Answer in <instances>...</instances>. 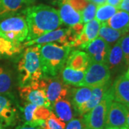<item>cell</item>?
Wrapping results in <instances>:
<instances>
[{
  "instance_id": "3",
  "label": "cell",
  "mask_w": 129,
  "mask_h": 129,
  "mask_svg": "<svg viewBox=\"0 0 129 129\" xmlns=\"http://www.w3.org/2000/svg\"><path fill=\"white\" fill-rule=\"evenodd\" d=\"M40 45L29 47L19 59L17 70L20 86H25L40 81L43 77L40 57Z\"/></svg>"
},
{
  "instance_id": "5",
  "label": "cell",
  "mask_w": 129,
  "mask_h": 129,
  "mask_svg": "<svg viewBox=\"0 0 129 129\" xmlns=\"http://www.w3.org/2000/svg\"><path fill=\"white\" fill-rule=\"evenodd\" d=\"M113 98L111 87L106 92L101 101L84 115L83 120L88 129H105L108 111Z\"/></svg>"
},
{
  "instance_id": "10",
  "label": "cell",
  "mask_w": 129,
  "mask_h": 129,
  "mask_svg": "<svg viewBox=\"0 0 129 129\" xmlns=\"http://www.w3.org/2000/svg\"><path fill=\"white\" fill-rule=\"evenodd\" d=\"M111 46L100 37H97L85 46L84 50L90 58V62L106 63Z\"/></svg>"
},
{
  "instance_id": "22",
  "label": "cell",
  "mask_w": 129,
  "mask_h": 129,
  "mask_svg": "<svg viewBox=\"0 0 129 129\" xmlns=\"http://www.w3.org/2000/svg\"><path fill=\"white\" fill-rule=\"evenodd\" d=\"M106 23L110 27L125 35L129 32V13L118 10Z\"/></svg>"
},
{
  "instance_id": "36",
  "label": "cell",
  "mask_w": 129,
  "mask_h": 129,
  "mask_svg": "<svg viewBox=\"0 0 129 129\" xmlns=\"http://www.w3.org/2000/svg\"><path fill=\"white\" fill-rule=\"evenodd\" d=\"M121 1L122 0H106V4L113 6L116 8H118V6L120 5Z\"/></svg>"
},
{
  "instance_id": "20",
  "label": "cell",
  "mask_w": 129,
  "mask_h": 129,
  "mask_svg": "<svg viewBox=\"0 0 129 129\" xmlns=\"http://www.w3.org/2000/svg\"><path fill=\"white\" fill-rule=\"evenodd\" d=\"M73 109L72 103L67 98L60 99L52 104L54 113L64 123H68L73 118Z\"/></svg>"
},
{
  "instance_id": "23",
  "label": "cell",
  "mask_w": 129,
  "mask_h": 129,
  "mask_svg": "<svg viewBox=\"0 0 129 129\" xmlns=\"http://www.w3.org/2000/svg\"><path fill=\"white\" fill-rule=\"evenodd\" d=\"M60 77L67 85L80 86L85 77V72L74 70L65 65L60 70Z\"/></svg>"
},
{
  "instance_id": "34",
  "label": "cell",
  "mask_w": 129,
  "mask_h": 129,
  "mask_svg": "<svg viewBox=\"0 0 129 129\" xmlns=\"http://www.w3.org/2000/svg\"><path fill=\"white\" fill-rule=\"evenodd\" d=\"M74 9L82 14L84 9L89 3L88 0H67Z\"/></svg>"
},
{
  "instance_id": "2",
  "label": "cell",
  "mask_w": 129,
  "mask_h": 129,
  "mask_svg": "<svg viewBox=\"0 0 129 129\" xmlns=\"http://www.w3.org/2000/svg\"><path fill=\"white\" fill-rule=\"evenodd\" d=\"M72 47L57 43L41 45L40 57L43 77L56 76L64 66Z\"/></svg>"
},
{
  "instance_id": "17",
  "label": "cell",
  "mask_w": 129,
  "mask_h": 129,
  "mask_svg": "<svg viewBox=\"0 0 129 129\" xmlns=\"http://www.w3.org/2000/svg\"><path fill=\"white\" fill-rule=\"evenodd\" d=\"M111 87V81H109L103 85L92 88V94H91L90 98L89 99V101L87 103H85L83 106H82L79 108L77 113L79 115L86 114L88 112H89L101 101L106 92Z\"/></svg>"
},
{
  "instance_id": "11",
  "label": "cell",
  "mask_w": 129,
  "mask_h": 129,
  "mask_svg": "<svg viewBox=\"0 0 129 129\" xmlns=\"http://www.w3.org/2000/svg\"><path fill=\"white\" fill-rule=\"evenodd\" d=\"M127 107L116 101L111 102L109 106L106 122V128L110 127H126Z\"/></svg>"
},
{
  "instance_id": "1",
  "label": "cell",
  "mask_w": 129,
  "mask_h": 129,
  "mask_svg": "<svg viewBox=\"0 0 129 129\" xmlns=\"http://www.w3.org/2000/svg\"><path fill=\"white\" fill-rule=\"evenodd\" d=\"M28 27L27 40H33L62 25L59 12L50 6H31L23 12Z\"/></svg>"
},
{
  "instance_id": "6",
  "label": "cell",
  "mask_w": 129,
  "mask_h": 129,
  "mask_svg": "<svg viewBox=\"0 0 129 129\" xmlns=\"http://www.w3.org/2000/svg\"><path fill=\"white\" fill-rule=\"evenodd\" d=\"M79 37L78 34L74 32L71 27L68 29H57L55 30L47 32L40 37L26 42L23 45L32 46L34 45H44L48 43H57L65 46H71V45Z\"/></svg>"
},
{
  "instance_id": "40",
  "label": "cell",
  "mask_w": 129,
  "mask_h": 129,
  "mask_svg": "<svg viewBox=\"0 0 129 129\" xmlns=\"http://www.w3.org/2000/svg\"><path fill=\"white\" fill-rule=\"evenodd\" d=\"M127 107V117H126V126L129 129V106Z\"/></svg>"
},
{
  "instance_id": "16",
  "label": "cell",
  "mask_w": 129,
  "mask_h": 129,
  "mask_svg": "<svg viewBox=\"0 0 129 129\" xmlns=\"http://www.w3.org/2000/svg\"><path fill=\"white\" fill-rule=\"evenodd\" d=\"M17 115V110L12 101L6 95L0 94V123L10 125L13 123Z\"/></svg>"
},
{
  "instance_id": "35",
  "label": "cell",
  "mask_w": 129,
  "mask_h": 129,
  "mask_svg": "<svg viewBox=\"0 0 129 129\" xmlns=\"http://www.w3.org/2000/svg\"><path fill=\"white\" fill-rule=\"evenodd\" d=\"M118 9L129 13V0H122L118 7Z\"/></svg>"
},
{
  "instance_id": "33",
  "label": "cell",
  "mask_w": 129,
  "mask_h": 129,
  "mask_svg": "<svg viewBox=\"0 0 129 129\" xmlns=\"http://www.w3.org/2000/svg\"><path fill=\"white\" fill-rule=\"evenodd\" d=\"M64 129H88L83 118H75L68 122Z\"/></svg>"
},
{
  "instance_id": "8",
  "label": "cell",
  "mask_w": 129,
  "mask_h": 129,
  "mask_svg": "<svg viewBox=\"0 0 129 129\" xmlns=\"http://www.w3.org/2000/svg\"><path fill=\"white\" fill-rule=\"evenodd\" d=\"M110 79L111 72L106 63L90 62L80 86L98 87L109 82Z\"/></svg>"
},
{
  "instance_id": "26",
  "label": "cell",
  "mask_w": 129,
  "mask_h": 129,
  "mask_svg": "<svg viewBox=\"0 0 129 129\" xmlns=\"http://www.w3.org/2000/svg\"><path fill=\"white\" fill-rule=\"evenodd\" d=\"M118 9L113 6L108 4H103L97 6L95 19L100 23H106Z\"/></svg>"
},
{
  "instance_id": "12",
  "label": "cell",
  "mask_w": 129,
  "mask_h": 129,
  "mask_svg": "<svg viewBox=\"0 0 129 129\" xmlns=\"http://www.w3.org/2000/svg\"><path fill=\"white\" fill-rule=\"evenodd\" d=\"M35 0H0V22L6 18L18 15L35 4Z\"/></svg>"
},
{
  "instance_id": "31",
  "label": "cell",
  "mask_w": 129,
  "mask_h": 129,
  "mask_svg": "<svg viewBox=\"0 0 129 129\" xmlns=\"http://www.w3.org/2000/svg\"><path fill=\"white\" fill-rule=\"evenodd\" d=\"M51 111L49 108L45 106H37L33 115L34 120H46L50 116Z\"/></svg>"
},
{
  "instance_id": "45",
  "label": "cell",
  "mask_w": 129,
  "mask_h": 129,
  "mask_svg": "<svg viewBox=\"0 0 129 129\" xmlns=\"http://www.w3.org/2000/svg\"><path fill=\"white\" fill-rule=\"evenodd\" d=\"M121 129H128V127L126 126V127H124V128H122Z\"/></svg>"
},
{
  "instance_id": "18",
  "label": "cell",
  "mask_w": 129,
  "mask_h": 129,
  "mask_svg": "<svg viewBox=\"0 0 129 129\" xmlns=\"http://www.w3.org/2000/svg\"><path fill=\"white\" fill-rule=\"evenodd\" d=\"M119 40L111 47L108 53L106 64L110 70V72H117L122 69L125 64H127L125 61Z\"/></svg>"
},
{
  "instance_id": "41",
  "label": "cell",
  "mask_w": 129,
  "mask_h": 129,
  "mask_svg": "<svg viewBox=\"0 0 129 129\" xmlns=\"http://www.w3.org/2000/svg\"><path fill=\"white\" fill-rule=\"evenodd\" d=\"M127 78H129V66H128V70H127V72H126V73L125 75Z\"/></svg>"
},
{
  "instance_id": "28",
  "label": "cell",
  "mask_w": 129,
  "mask_h": 129,
  "mask_svg": "<svg viewBox=\"0 0 129 129\" xmlns=\"http://www.w3.org/2000/svg\"><path fill=\"white\" fill-rule=\"evenodd\" d=\"M45 129H64L66 125L64 121L60 120L53 112H51L50 115L45 120Z\"/></svg>"
},
{
  "instance_id": "7",
  "label": "cell",
  "mask_w": 129,
  "mask_h": 129,
  "mask_svg": "<svg viewBox=\"0 0 129 129\" xmlns=\"http://www.w3.org/2000/svg\"><path fill=\"white\" fill-rule=\"evenodd\" d=\"M38 83L40 87L45 91L47 98L51 104L60 99L67 98L70 90L69 85L57 76H44Z\"/></svg>"
},
{
  "instance_id": "14",
  "label": "cell",
  "mask_w": 129,
  "mask_h": 129,
  "mask_svg": "<svg viewBox=\"0 0 129 129\" xmlns=\"http://www.w3.org/2000/svg\"><path fill=\"white\" fill-rule=\"evenodd\" d=\"M111 91L113 101L129 106V78L125 75H121L115 79Z\"/></svg>"
},
{
  "instance_id": "32",
  "label": "cell",
  "mask_w": 129,
  "mask_h": 129,
  "mask_svg": "<svg viewBox=\"0 0 129 129\" xmlns=\"http://www.w3.org/2000/svg\"><path fill=\"white\" fill-rule=\"evenodd\" d=\"M120 47L122 49L125 61L126 64H129V34H125L120 39Z\"/></svg>"
},
{
  "instance_id": "29",
  "label": "cell",
  "mask_w": 129,
  "mask_h": 129,
  "mask_svg": "<svg viewBox=\"0 0 129 129\" xmlns=\"http://www.w3.org/2000/svg\"><path fill=\"white\" fill-rule=\"evenodd\" d=\"M97 6L92 2H90L86 6L82 12V18H83V24L87 23L88 22L95 19V13H96Z\"/></svg>"
},
{
  "instance_id": "24",
  "label": "cell",
  "mask_w": 129,
  "mask_h": 129,
  "mask_svg": "<svg viewBox=\"0 0 129 129\" xmlns=\"http://www.w3.org/2000/svg\"><path fill=\"white\" fill-rule=\"evenodd\" d=\"M123 35H125L123 33L110 27L106 24V23L101 24L98 32V37L103 40L110 46L113 45Z\"/></svg>"
},
{
  "instance_id": "42",
  "label": "cell",
  "mask_w": 129,
  "mask_h": 129,
  "mask_svg": "<svg viewBox=\"0 0 129 129\" xmlns=\"http://www.w3.org/2000/svg\"><path fill=\"white\" fill-rule=\"evenodd\" d=\"M106 129H121L120 128H117V127H110V128H107Z\"/></svg>"
},
{
  "instance_id": "27",
  "label": "cell",
  "mask_w": 129,
  "mask_h": 129,
  "mask_svg": "<svg viewBox=\"0 0 129 129\" xmlns=\"http://www.w3.org/2000/svg\"><path fill=\"white\" fill-rule=\"evenodd\" d=\"M12 87V76L9 71L3 70L0 73V94L7 95Z\"/></svg>"
},
{
  "instance_id": "4",
  "label": "cell",
  "mask_w": 129,
  "mask_h": 129,
  "mask_svg": "<svg viewBox=\"0 0 129 129\" xmlns=\"http://www.w3.org/2000/svg\"><path fill=\"white\" fill-rule=\"evenodd\" d=\"M0 34L16 45H20L28 36V27L25 17L15 15L0 22Z\"/></svg>"
},
{
  "instance_id": "21",
  "label": "cell",
  "mask_w": 129,
  "mask_h": 129,
  "mask_svg": "<svg viewBox=\"0 0 129 129\" xmlns=\"http://www.w3.org/2000/svg\"><path fill=\"white\" fill-rule=\"evenodd\" d=\"M70 93L71 97V103L74 110L78 111L79 108L89 101L92 94V88L88 86H81L80 88H70Z\"/></svg>"
},
{
  "instance_id": "39",
  "label": "cell",
  "mask_w": 129,
  "mask_h": 129,
  "mask_svg": "<svg viewBox=\"0 0 129 129\" xmlns=\"http://www.w3.org/2000/svg\"><path fill=\"white\" fill-rule=\"evenodd\" d=\"M47 2H49L50 4L55 5H59L62 2V0H47Z\"/></svg>"
},
{
  "instance_id": "43",
  "label": "cell",
  "mask_w": 129,
  "mask_h": 129,
  "mask_svg": "<svg viewBox=\"0 0 129 129\" xmlns=\"http://www.w3.org/2000/svg\"><path fill=\"white\" fill-rule=\"evenodd\" d=\"M3 70H4V69H3V68H2V67H0V73H2V72L3 71Z\"/></svg>"
},
{
  "instance_id": "25",
  "label": "cell",
  "mask_w": 129,
  "mask_h": 129,
  "mask_svg": "<svg viewBox=\"0 0 129 129\" xmlns=\"http://www.w3.org/2000/svg\"><path fill=\"white\" fill-rule=\"evenodd\" d=\"M23 47L22 44H14L0 34V55H13L14 54L19 53Z\"/></svg>"
},
{
  "instance_id": "30",
  "label": "cell",
  "mask_w": 129,
  "mask_h": 129,
  "mask_svg": "<svg viewBox=\"0 0 129 129\" xmlns=\"http://www.w3.org/2000/svg\"><path fill=\"white\" fill-rule=\"evenodd\" d=\"M37 108V105L33 104V103H27L25 104L24 108L22 109L24 118V120L26 121L25 124L29 123H31L32 121L34 120V119H33V115H34V113H35V111Z\"/></svg>"
},
{
  "instance_id": "44",
  "label": "cell",
  "mask_w": 129,
  "mask_h": 129,
  "mask_svg": "<svg viewBox=\"0 0 129 129\" xmlns=\"http://www.w3.org/2000/svg\"><path fill=\"white\" fill-rule=\"evenodd\" d=\"M0 129H3V125L0 123Z\"/></svg>"
},
{
  "instance_id": "19",
  "label": "cell",
  "mask_w": 129,
  "mask_h": 129,
  "mask_svg": "<svg viewBox=\"0 0 129 129\" xmlns=\"http://www.w3.org/2000/svg\"><path fill=\"white\" fill-rule=\"evenodd\" d=\"M90 62V58L85 52L75 50L70 53L65 64L70 68L85 72Z\"/></svg>"
},
{
  "instance_id": "37",
  "label": "cell",
  "mask_w": 129,
  "mask_h": 129,
  "mask_svg": "<svg viewBox=\"0 0 129 129\" xmlns=\"http://www.w3.org/2000/svg\"><path fill=\"white\" fill-rule=\"evenodd\" d=\"M15 129H40L38 127H35V126H32L29 125L24 124L23 125H19Z\"/></svg>"
},
{
  "instance_id": "9",
  "label": "cell",
  "mask_w": 129,
  "mask_h": 129,
  "mask_svg": "<svg viewBox=\"0 0 129 129\" xmlns=\"http://www.w3.org/2000/svg\"><path fill=\"white\" fill-rule=\"evenodd\" d=\"M38 82L25 86H21L19 88V95L23 101L27 103L50 108L51 106L50 102L47 100L45 92L40 87Z\"/></svg>"
},
{
  "instance_id": "38",
  "label": "cell",
  "mask_w": 129,
  "mask_h": 129,
  "mask_svg": "<svg viewBox=\"0 0 129 129\" xmlns=\"http://www.w3.org/2000/svg\"><path fill=\"white\" fill-rule=\"evenodd\" d=\"M88 1L93 3L94 5H95L96 6L102 5L106 3V0H88Z\"/></svg>"
},
{
  "instance_id": "13",
  "label": "cell",
  "mask_w": 129,
  "mask_h": 129,
  "mask_svg": "<svg viewBox=\"0 0 129 129\" xmlns=\"http://www.w3.org/2000/svg\"><path fill=\"white\" fill-rule=\"evenodd\" d=\"M101 26V23L95 19L88 22L83 27V32L80 35L77 40L71 45V47H80L84 49L90 42L98 37V32Z\"/></svg>"
},
{
  "instance_id": "15",
  "label": "cell",
  "mask_w": 129,
  "mask_h": 129,
  "mask_svg": "<svg viewBox=\"0 0 129 129\" xmlns=\"http://www.w3.org/2000/svg\"><path fill=\"white\" fill-rule=\"evenodd\" d=\"M59 14L62 23L70 27L83 23L82 14L75 9L67 0H62L59 5Z\"/></svg>"
}]
</instances>
